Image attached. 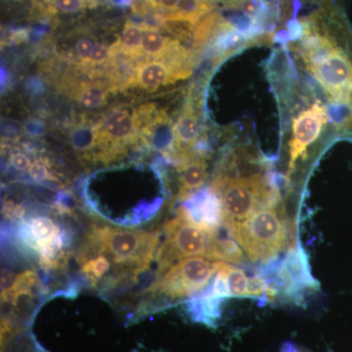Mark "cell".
<instances>
[{
    "mask_svg": "<svg viewBox=\"0 0 352 352\" xmlns=\"http://www.w3.org/2000/svg\"><path fill=\"white\" fill-rule=\"evenodd\" d=\"M291 226L279 203L271 204L249 219L228 227L229 235L239 244L252 263H270L289 247Z\"/></svg>",
    "mask_w": 352,
    "mask_h": 352,
    "instance_id": "6da1fadb",
    "label": "cell"
},
{
    "mask_svg": "<svg viewBox=\"0 0 352 352\" xmlns=\"http://www.w3.org/2000/svg\"><path fill=\"white\" fill-rule=\"evenodd\" d=\"M210 189L219 197L226 228L249 219L258 210L279 203V192L267 177L254 173L247 176H219Z\"/></svg>",
    "mask_w": 352,
    "mask_h": 352,
    "instance_id": "7a4b0ae2",
    "label": "cell"
},
{
    "mask_svg": "<svg viewBox=\"0 0 352 352\" xmlns=\"http://www.w3.org/2000/svg\"><path fill=\"white\" fill-rule=\"evenodd\" d=\"M259 274L267 284V300L279 298L300 305L307 295L318 291L319 283L311 274L309 258L300 244L292 245L283 258L264 263Z\"/></svg>",
    "mask_w": 352,
    "mask_h": 352,
    "instance_id": "3957f363",
    "label": "cell"
},
{
    "mask_svg": "<svg viewBox=\"0 0 352 352\" xmlns=\"http://www.w3.org/2000/svg\"><path fill=\"white\" fill-rule=\"evenodd\" d=\"M160 241V233L95 226L88 237V249L92 254H106L120 265L142 268L151 263Z\"/></svg>",
    "mask_w": 352,
    "mask_h": 352,
    "instance_id": "277c9868",
    "label": "cell"
},
{
    "mask_svg": "<svg viewBox=\"0 0 352 352\" xmlns=\"http://www.w3.org/2000/svg\"><path fill=\"white\" fill-rule=\"evenodd\" d=\"M164 241L157 252L159 270H168L176 261L191 256H205L212 259L217 236L194 223L182 210L177 217L164 226Z\"/></svg>",
    "mask_w": 352,
    "mask_h": 352,
    "instance_id": "5b68a950",
    "label": "cell"
},
{
    "mask_svg": "<svg viewBox=\"0 0 352 352\" xmlns=\"http://www.w3.org/2000/svg\"><path fill=\"white\" fill-rule=\"evenodd\" d=\"M219 261L205 256L183 258L162 275L153 286V291L170 298H187L200 293L219 271Z\"/></svg>",
    "mask_w": 352,
    "mask_h": 352,
    "instance_id": "8992f818",
    "label": "cell"
},
{
    "mask_svg": "<svg viewBox=\"0 0 352 352\" xmlns=\"http://www.w3.org/2000/svg\"><path fill=\"white\" fill-rule=\"evenodd\" d=\"M308 69L333 102L346 104L352 97V62L336 46L307 64Z\"/></svg>",
    "mask_w": 352,
    "mask_h": 352,
    "instance_id": "52a82bcc",
    "label": "cell"
},
{
    "mask_svg": "<svg viewBox=\"0 0 352 352\" xmlns=\"http://www.w3.org/2000/svg\"><path fill=\"white\" fill-rule=\"evenodd\" d=\"M329 113L320 103H315L294 120L289 141V175L295 170L300 157L307 156L308 146L318 138L322 129L328 122Z\"/></svg>",
    "mask_w": 352,
    "mask_h": 352,
    "instance_id": "ba28073f",
    "label": "cell"
},
{
    "mask_svg": "<svg viewBox=\"0 0 352 352\" xmlns=\"http://www.w3.org/2000/svg\"><path fill=\"white\" fill-rule=\"evenodd\" d=\"M191 75V69L166 60L153 59L139 64L129 85L154 91L162 85L173 83Z\"/></svg>",
    "mask_w": 352,
    "mask_h": 352,
    "instance_id": "9c48e42d",
    "label": "cell"
},
{
    "mask_svg": "<svg viewBox=\"0 0 352 352\" xmlns=\"http://www.w3.org/2000/svg\"><path fill=\"white\" fill-rule=\"evenodd\" d=\"M138 120L126 109H115L98 126L97 142L104 147L120 148L134 140Z\"/></svg>",
    "mask_w": 352,
    "mask_h": 352,
    "instance_id": "30bf717a",
    "label": "cell"
},
{
    "mask_svg": "<svg viewBox=\"0 0 352 352\" xmlns=\"http://www.w3.org/2000/svg\"><path fill=\"white\" fill-rule=\"evenodd\" d=\"M179 210L194 223L212 232L217 233L223 224L221 201L210 188L190 199Z\"/></svg>",
    "mask_w": 352,
    "mask_h": 352,
    "instance_id": "8fae6325",
    "label": "cell"
},
{
    "mask_svg": "<svg viewBox=\"0 0 352 352\" xmlns=\"http://www.w3.org/2000/svg\"><path fill=\"white\" fill-rule=\"evenodd\" d=\"M219 270L226 278L231 298H267V284L259 273L249 277L242 268L221 261Z\"/></svg>",
    "mask_w": 352,
    "mask_h": 352,
    "instance_id": "7c38bea8",
    "label": "cell"
},
{
    "mask_svg": "<svg viewBox=\"0 0 352 352\" xmlns=\"http://www.w3.org/2000/svg\"><path fill=\"white\" fill-rule=\"evenodd\" d=\"M173 144L176 151L186 155L194 147L200 132L198 113L191 104H187L177 117L173 129Z\"/></svg>",
    "mask_w": 352,
    "mask_h": 352,
    "instance_id": "4fadbf2b",
    "label": "cell"
},
{
    "mask_svg": "<svg viewBox=\"0 0 352 352\" xmlns=\"http://www.w3.org/2000/svg\"><path fill=\"white\" fill-rule=\"evenodd\" d=\"M207 163L203 157L187 159L180 166L179 198L193 195L208 177Z\"/></svg>",
    "mask_w": 352,
    "mask_h": 352,
    "instance_id": "5bb4252c",
    "label": "cell"
},
{
    "mask_svg": "<svg viewBox=\"0 0 352 352\" xmlns=\"http://www.w3.org/2000/svg\"><path fill=\"white\" fill-rule=\"evenodd\" d=\"M222 300V298L215 295L208 285V289L190 302L189 309L194 320L214 326L220 317Z\"/></svg>",
    "mask_w": 352,
    "mask_h": 352,
    "instance_id": "9a60e30c",
    "label": "cell"
},
{
    "mask_svg": "<svg viewBox=\"0 0 352 352\" xmlns=\"http://www.w3.org/2000/svg\"><path fill=\"white\" fill-rule=\"evenodd\" d=\"M145 25L127 22L119 43V50L131 58H138L143 53L142 41Z\"/></svg>",
    "mask_w": 352,
    "mask_h": 352,
    "instance_id": "2e32d148",
    "label": "cell"
},
{
    "mask_svg": "<svg viewBox=\"0 0 352 352\" xmlns=\"http://www.w3.org/2000/svg\"><path fill=\"white\" fill-rule=\"evenodd\" d=\"M2 352H47L38 346L25 329L2 336Z\"/></svg>",
    "mask_w": 352,
    "mask_h": 352,
    "instance_id": "e0dca14e",
    "label": "cell"
},
{
    "mask_svg": "<svg viewBox=\"0 0 352 352\" xmlns=\"http://www.w3.org/2000/svg\"><path fill=\"white\" fill-rule=\"evenodd\" d=\"M212 259V261L241 264L244 263L245 258L244 252L235 240L230 239V238H224L223 239V238L217 237Z\"/></svg>",
    "mask_w": 352,
    "mask_h": 352,
    "instance_id": "ac0fdd59",
    "label": "cell"
},
{
    "mask_svg": "<svg viewBox=\"0 0 352 352\" xmlns=\"http://www.w3.org/2000/svg\"><path fill=\"white\" fill-rule=\"evenodd\" d=\"M107 96L106 87L99 85H82L76 92V100L87 109L102 107L107 102Z\"/></svg>",
    "mask_w": 352,
    "mask_h": 352,
    "instance_id": "d6986e66",
    "label": "cell"
},
{
    "mask_svg": "<svg viewBox=\"0 0 352 352\" xmlns=\"http://www.w3.org/2000/svg\"><path fill=\"white\" fill-rule=\"evenodd\" d=\"M111 268V263L107 256L98 254L95 258H85L82 271L85 276L89 278L90 282L96 284L102 277L107 274Z\"/></svg>",
    "mask_w": 352,
    "mask_h": 352,
    "instance_id": "ffe728a7",
    "label": "cell"
},
{
    "mask_svg": "<svg viewBox=\"0 0 352 352\" xmlns=\"http://www.w3.org/2000/svg\"><path fill=\"white\" fill-rule=\"evenodd\" d=\"M94 0H52L53 6L59 12L71 14L82 11Z\"/></svg>",
    "mask_w": 352,
    "mask_h": 352,
    "instance_id": "44dd1931",
    "label": "cell"
},
{
    "mask_svg": "<svg viewBox=\"0 0 352 352\" xmlns=\"http://www.w3.org/2000/svg\"><path fill=\"white\" fill-rule=\"evenodd\" d=\"M111 56H112V52L108 46L103 43H96L94 51H92L91 56L85 65L87 67H97L106 63Z\"/></svg>",
    "mask_w": 352,
    "mask_h": 352,
    "instance_id": "7402d4cb",
    "label": "cell"
},
{
    "mask_svg": "<svg viewBox=\"0 0 352 352\" xmlns=\"http://www.w3.org/2000/svg\"><path fill=\"white\" fill-rule=\"evenodd\" d=\"M95 44L91 39L83 38L76 41L75 50L76 54L82 65H85L91 56Z\"/></svg>",
    "mask_w": 352,
    "mask_h": 352,
    "instance_id": "603a6c76",
    "label": "cell"
},
{
    "mask_svg": "<svg viewBox=\"0 0 352 352\" xmlns=\"http://www.w3.org/2000/svg\"><path fill=\"white\" fill-rule=\"evenodd\" d=\"M29 175L36 182H44L50 178V171L43 160H36L29 168Z\"/></svg>",
    "mask_w": 352,
    "mask_h": 352,
    "instance_id": "cb8c5ba5",
    "label": "cell"
},
{
    "mask_svg": "<svg viewBox=\"0 0 352 352\" xmlns=\"http://www.w3.org/2000/svg\"><path fill=\"white\" fill-rule=\"evenodd\" d=\"M16 278L14 276L12 271L9 270H2L1 271V296L2 300H7L10 295Z\"/></svg>",
    "mask_w": 352,
    "mask_h": 352,
    "instance_id": "d4e9b609",
    "label": "cell"
},
{
    "mask_svg": "<svg viewBox=\"0 0 352 352\" xmlns=\"http://www.w3.org/2000/svg\"><path fill=\"white\" fill-rule=\"evenodd\" d=\"M11 166L18 171H25L29 170L31 166V161L29 157L25 156L24 153H13L10 156Z\"/></svg>",
    "mask_w": 352,
    "mask_h": 352,
    "instance_id": "484cf974",
    "label": "cell"
},
{
    "mask_svg": "<svg viewBox=\"0 0 352 352\" xmlns=\"http://www.w3.org/2000/svg\"><path fill=\"white\" fill-rule=\"evenodd\" d=\"M150 2L155 8L161 9L166 12V15H170L175 12L178 0H150Z\"/></svg>",
    "mask_w": 352,
    "mask_h": 352,
    "instance_id": "4316f807",
    "label": "cell"
}]
</instances>
